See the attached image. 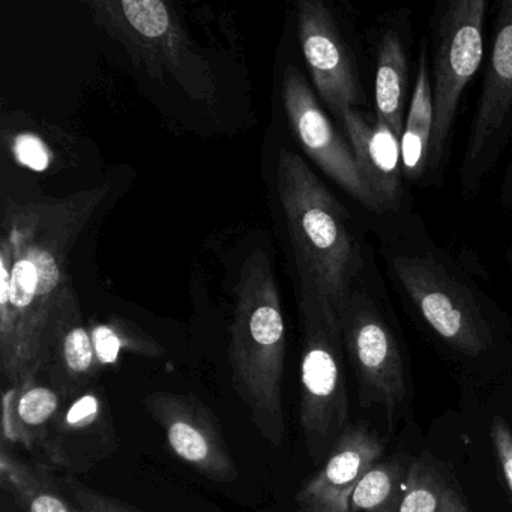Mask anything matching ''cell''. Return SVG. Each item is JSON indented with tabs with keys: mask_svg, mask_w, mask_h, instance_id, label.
<instances>
[{
	"mask_svg": "<svg viewBox=\"0 0 512 512\" xmlns=\"http://www.w3.org/2000/svg\"><path fill=\"white\" fill-rule=\"evenodd\" d=\"M101 191L56 205L10 206L0 241V370L10 386L47 373L59 331L82 316L65 271L68 248Z\"/></svg>",
	"mask_w": 512,
	"mask_h": 512,
	"instance_id": "obj_1",
	"label": "cell"
},
{
	"mask_svg": "<svg viewBox=\"0 0 512 512\" xmlns=\"http://www.w3.org/2000/svg\"><path fill=\"white\" fill-rule=\"evenodd\" d=\"M383 236L389 277L440 341L478 358L496 344L488 302L475 281L415 223Z\"/></svg>",
	"mask_w": 512,
	"mask_h": 512,
	"instance_id": "obj_2",
	"label": "cell"
},
{
	"mask_svg": "<svg viewBox=\"0 0 512 512\" xmlns=\"http://www.w3.org/2000/svg\"><path fill=\"white\" fill-rule=\"evenodd\" d=\"M229 361L233 386L260 436L283 445L286 421L283 376L286 325L280 290L268 256L254 251L245 259L235 290Z\"/></svg>",
	"mask_w": 512,
	"mask_h": 512,
	"instance_id": "obj_3",
	"label": "cell"
},
{
	"mask_svg": "<svg viewBox=\"0 0 512 512\" xmlns=\"http://www.w3.org/2000/svg\"><path fill=\"white\" fill-rule=\"evenodd\" d=\"M277 190L296 277L316 286L337 308L364 269L370 247L359 239L343 203L290 149L278 154Z\"/></svg>",
	"mask_w": 512,
	"mask_h": 512,
	"instance_id": "obj_4",
	"label": "cell"
},
{
	"mask_svg": "<svg viewBox=\"0 0 512 512\" xmlns=\"http://www.w3.org/2000/svg\"><path fill=\"white\" fill-rule=\"evenodd\" d=\"M302 326L301 427L314 463L326 460L349 427L344 341L337 308L308 281L298 280Z\"/></svg>",
	"mask_w": 512,
	"mask_h": 512,
	"instance_id": "obj_5",
	"label": "cell"
},
{
	"mask_svg": "<svg viewBox=\"0 0 512 512\" xmlns=\"http://www.w3.org/2000/svg\"><path fill=\"white\" fill-rule=\"evenodd\" d=\"M374 253L337 307L344 349L355 368L362 406L383 407L389 428L406 398L403 355L386 314Z\"/></svg>",
	"mask_w": 512,
	"mask_h": 512,
	"instance_id": "obj_6",
	"label": "cell"
},
{
	"mask_svg": "<svg viewBox=\"0 0 512 512\" xmlns=\"http://www.w3.org/2000/svg\"><path fill=\"white\" fill-rule=\"evenodd\" d=\"M485 0H455L446 5L434 28L433 107L428 172L439 173L464 89L484 59Z\"/></svg>",
	"mask_w": 512,
	"mask_h": 512,
	"instance_id": "obj_7",
	"label": "cell"
},
{
	"mask_svg": "<svg viewBox=\"0 0 512 512\" xmlns=\"http://www.w3.org/2000/svg\"><path fill=\"white\" fill-rule=\"evenodd\" d=\"M512 136V0L499 5L493 44L460 170L464 199L478 196Z\"/></svg>",
	"mask_w": 512,
	"mask_h": 512,
	"instance_id": "obj_8",
	"label": "cell"
},
{
	"mask_svg": "<svg viewBox=\"0 0 512 512\" xmlns=\"http://www.w3.org/2000/svg\"><path fill=\"white\" fill-rule=\"evenodd\" d=\"M283 103L293 134L305 154L359 205L376 217H383L379 203L359 172L352 148L335 130L295 65L284 70Z\"/></svg>",
	"mask_w": 512,
	"mask_h": 512,
	"instance_id": "obj_9",
	"label": "cell"
},
{
	"mask_svg": "<svg viewBox=\"0 0 512 512\" xmlns=\"http://www.w3.org/2000/svg\"><path fill=\"white\" fill-rule=\"evenodd\" d=\"M296 19L305 64L323 103L340 119L359 109L364 92L355 56L328 5L322 0H299Z\"/></svg>",
	"mask_w": 512,
	"mask_h": 512,
	"instance_id": "obj_10",
	"label": "cell"
},
{
	"mask_svg": "<svg viewBox=\"0 0 512 512\" xmlns=\"http://www.w3.org/2000/svg\"><path fill=\"white\" fill-rule=\"evenodd\" d=\"M146 410L166 433L170 449L200 475L215 482L238 479V469L214 413L190 394L157 391L145 398Z\"/></svg>",
	"mask_w": 512,
	"mask_h": 512,
	"instance_id": "obj_11",
	"label": "cell"
},
{
	"mask_svg": "<svg viewBox=\"0 0 512 512\" xmlns=\"http://www.w3.org/2000/svg\"><path fill=\"white\" fill-rule=\"evenodd\" d=\"M101 26L146 62L178 74L190 62L188 41L169 5L160 0L91 2Z\"/></svg>",
	"mask_w": 512,
	"mask_h": 512,
	"instance_id": "obj_12",
	"label": "cell"
},
{
	"mask_svg": "<svg viewBox=\"0 0 512 512\" xmlns=\"http://www.w3.org/2000/svg\"><path fill=\"white\" fill-rule=\"evenodd\" d=\"M383 452L385 443L367 425L349 424L322 467L296 493L298 512H352L350 499L359 481Z\"/></svg>",
	"mask_w": 512,
	"mask_h": 512,
	"instance_id": "obj_13",
	"label": "cell"
},
{
	"mask_svg": "<svg viewBox=\"0 0 512 512\" xmlns=\"http://www.w3.org/2000/svg\"><path fill=\"white\" fill-rule=\"evenodd\" d=\"M43 446L52 463L76 473L100 463L118 448L109 403L95 389L77 395L50 425Z\"/></svg>",
	"mask_w": 512,
	"mask_h": 512,
	"instance_id": "obj_14",
	"label": "cell"
},
{
	"mask_svg": "<svg viewBox=\"0 0 512 512\" xmlns=\"http://www.w3.org/2000/svg\"><path fill=\"white\" fill-rule=\"evenodd\" d=\"M359 172L370 188L383 217L403 208L404 167L401 139L379 118L359 109L341 116Z\"/></svg>",
	"mask_w": 512,
	"mask_h": 512,
	"instance_id": "obj_15",
	"label": "cell"
},
{
	"mask_svg": "<svg viewBox=\"0 0 512 512\" xmlns=\"http://www.w3.org/2000/svg\"><path fill=\"white\" fill-rule=\"evenodd\" d=\"M64 409V397L53 386L34 382L10 386L2 403V439L34 449L44 445L50 425Z\"/></svg>",
	"mask_w": 512,
	"mask_h": 512,
	"instance_id": "obj_16",
	"label": "cell"
},
{
	"mask_svg": "<svg viewBox=\"0 0 512 512\" xmlns=\"http://www.w3.org/2000/svg\"><path fill=\"white\" fill-rule=\"evenodd\" d=\"M100 370L91 331L83 325L82 316L74 317L56 338L47 370L50 382L64 400H73L88 391Z\"/></svg>",
	"mask_w": 512,
	"mask_h": 512,
	"instance_id": "obj_17",
	"label": "cell"
},
{
	"mask_svg": "<svg viewBox=\"0 0 512 512\" xmlns=\"http://www.w3.org/2000/svg\"><path fill=\"white\" fill-rule=\"evenodd\" d=\"M409 59L400 32L388 28L377 46L374 101L376 116L401 139L407 115Z\"/></svg>",
	"mask_w": 512,
	"mask_h": 512,
	"instance_id": "obj_18",
	"label": "cell"
},
{
	"mask_svg": "<svg viewBox=\"0 0 512 512\" xmlns=\"http://www.w3.org/2000/svg\"><path fill=\"white\" fill-rule=\"evenodd\" d=\"M434 130L433 88H431L430 65L425 47L419 53L418 74L415 91L407 109L401 134L404 178L418 182L428 172L431 137Z\"/></svg>",
	"mask_w": 512,
	"mask_h": 512,
	"instance_id": "obj_19",
	"label": "cell"
},
{
	"mask_svg": "<svg viewBox=\"0 0 512 512\" xmlns=\"http://www.w3.org/2000/svg\"><path fill=\"white\" fill-rule=\"evenodd\" d=\"M0 478L26 512H79L61 487L50 484L49 478L34 467L17 460L7 445L0 451Z\"/></svg>",
	"mask_w": 512,
	"mask_h": 512,
	"instance_id": "obj_20",
	"label": "cell"
},
{
	"mask_svg": "<svg viewBox=\"0 0 512 512\" xmlns=\"http://www.w3.org/2000/svg\"><path fill=\"white\" fill-rule=\"evenodd\" d=\"M407 472L398 461H379L359 481L352 512H400Z\"/></svg>",
	"mask_w": 512,
	"mask_h": 512,
	"instance_id": "obj_21",
	"label": "cell"
},
{
	"mask_svg": "<svg viewBox=\"0 0 512 512\" xmlns=\"http://www.w3.org/2000/svg\"><path fill=\"white\" fill-rule=\"evenodd\" d=\"M91 335L101 368L115 367L124 352L148 358H160L164 353L157 341L122 320L92 326Z\"/></svg>",
	"mask_w": 512,
	"mask_h": 512,
	"instance_id": "obj_22",
	"label": "cell"
},
{
	"mask_svg": "<svg viewBox=\"0 0 512 512\" xmlns=\"http://www.w3.org/2000/svg\"><path fill=\"white\" fill-rule=\"evenodd\" d=\"M446 485L424 461L416 460L407 469L400 512H440Z\"/></svg>",
	"mask_w": 512,
	"mask_h": 512,
	"instance_id": "obj_23",
	"label": "cell"
},
{
	"mask_svg": "<svg viewBox=\"0 0 512 512\" xmlns=\"http://www.w3.org/2000/svg\"><path fill=\"white\" fill-rule=\"evenodd\" d=\"M59 485L79 512H142L124 500L94 490L73 475L65 476Z\"/></svg>",
	"mask_w": 512,
	"mask_h": 512,
	"instance_id": "obj_24",
	"label": "cell"
},
{
	"mask_svg": "<svg viewBox=\"0 0 512 512\" xmlns=\"http://www.w3.org/2000/svg\"><path fill=\"white\" fill-rule=\"evenodd\" d=\"M13 151L22 166L37 172L46 170L52 161V154L47 149L46 143L35 134L25 133L17 136L14 139Z\"/></svg>",
	"mask_w": 512,
	"mask_h": 512,
	"instance_id": "obj_25",
	"label": "cell"
},
{
	"mask_svg": "<svg viewBox=\"0 0 512 512\" xmlns=\"http://www.w3.org/2000/svg\"><path fill=\"white\" fill-rule=\"evenodd\" d=\"M490 434L503 476L512 494V431L500 416H494Z\"/></svg>",
	"mask_w": 512,
	"mask_h": 512,
	"instance_id": "obj_26",
	"label": "cell"
},
{
	"mask_svg": "<svg viewBox=\"0 0 512 512\" xmlns=\"http://www.w3.org/2000/svg\"><path fill=\"white\" fill-rule=\"evenodd\" d=\"M440 512H469V509L452 488L446 487L440 503Z\"/></svg>",
	"mask_w": 512,
	"mask_h": 512,
	"instance_id": "obj_27",
	"label": "cell"
},
{
	"mask_svg": "<svg viewBox=\"0 0 512 512\" xmlns=\"http://www.w3.org/2000/svg\"><path fill=\"white\" fill-rule=\"evenodd\" d=\"M500 202L506 209L512 211V161L503 176L502 187H500Z\"/></svg>",
	"mask_w": 512,
	"mask_h": 512,
	"instance_id": "obj_28",
	"label": "cell"
},
{
	"mask_svg": "<svg viewBox=\"0 0 512 512\" xmlns=\"http://www.w3.org/2000/svg\"><path fill=\"white\" fill-rule=\"evenodd\" d=\"M506 259H508L509 266L512 268V245L508 248V251H506Z\"/></svg>",
	"mask_w": 512,
	"mask_h": 512,
	"instance_id": "obj_29",
	"label": "cell"
}]
</instances>
